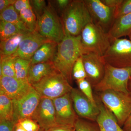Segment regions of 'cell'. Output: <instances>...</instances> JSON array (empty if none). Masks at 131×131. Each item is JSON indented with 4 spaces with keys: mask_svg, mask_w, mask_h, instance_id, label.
<instances>
[{
    "mask_svg": "<svg viewBox=\"0 0 131 131\" xmlns=\"http://www.w3.org/2000/svg\"><path fill=\"white\" fill-rule=\"evenodd\" d=\"M85 53L80 35L74 36L65 34L63 40L58 45L52 62L56 69L71 84L72 83V70L74 64L77 59Z\"/></svg>",
    "mask_w": 131,
    "mask_h": 131,
    "instance_id": "6da1fadb",
    "label": "cell"
},
{
    "mask_svg": "<svg viewBox=\"0 0 131 131\" xmlns=\"http://www.w3.org/2000/svg\"><path fill=\"white\" fill-rule=\"evenodd\" d=\"M62 22L64 34L74 36L80 35L82 30L93 20L84 1L71 2L63 12Z\"/></svg>",
    "mask_w": 131,
    "mask_h": 131,
    "instance_id": "7a4b0ae2",
    "label": "cell"
},
{
    "mask_svg": "<svg viewBox=\"0 0 131 131\" xmlns=\"http://www.w3.org/2000/svg\"><path fill=\"white\" fill-rule=\"evenodd\" d=\"M80 35L86 53H93L102 57L105 54L113 40L108 33L93 22L84 27Z\"/></svg>",
    "mask_w": 131,
    "mask_h": 131,
    "instance_id": "3957f363",
    "label": "cell"
},
{
    "mask_svg": "<svg viewBox=\"0 0 131 131\" xmlns=\"http://www.w3.org/2000/svg\"><path fill=\"white\" fill-rule=\"evenodd\" d=\"M102 103L113 114L122 127L131 114V93L107 90L97 93Z\"/></svg>",
    "mask_w": 131,
    "mask_h": 131,
    "instance_id": "277c9868",
    "label": "cell"
},
{
    "mask_svg": "<svg viewBox=\"0 0 131 131\" xmlns=\"http://www.w3.org/2000/svg\"><path fill=\"white\" fill-rule=\"evenodd\" d=\"M131 77L130 68H115L106 63L105 74L102 80L93 87L96 93L107 90L129 93L128 83Z\"/></svg>",
    "mask_w": 131,
    "mask_h": 131,
    "instance_id": "5b68a950",
    "label": "cell"
},
{
    "mask_svg": "<svg viewBox=\"0 0 131 131\" xmlns=\"http://www.w3.org/2000/svg\"><path fill=\"white\" fill-rule=\"evenodd\" d=\"M32 86L41 97L52 100L70 93L73 88L68 80L57 70Z\"/></svg>",
    "mask_w": 131,
    "mask_h": 131,
    "instance_id": "8992f818",
    "label": "cell"
},
{
    "mask_svg": "<svg viewBox=\"0 0 131 131\" xmlns=\"http://www.w3.org/2000/svg\"><path fill=\"white\" fill-rule=\"evenodd\" d=\"M37 31L48 40L58 44L64 37L62 20L51 5L47 6L43 14L38 19Z\"/></svg>",
    "mask_w": 131,
    "mask_h": 131,
    "instance_id": "52a82bcc",
    "label": "cell"
},
{
    "mask_svg": "<svg viewBox=\"0 0 131 131\" xmlns=\"http://www.w3.org/2000/svg\"><path fill=\"white\" fill-rule=\"evenodd\" d=\"M106 63L115 68L131 67V40L115 39L103 57Z\"/></svg>",
    "mask_w": 131,
    "mask_h": 131,
    "instance_id": "ba28073f",
    "label": "cell"
},
{
    "mask_svg": "<svg viewBox=\"0 0 131 131\" xmlns=\"http://www.w3.org/2000/svg\"><path fill=\"white\" fill-rule=\"evenodd\" d=\"M41 96L33 87L24 96L13 100L12 122L15 125L25 119L31 118L40 102Z\"/></svg>",
    "mask_w": 131,
    "mask_h": 131,
    "instance_id": "9c48e42d",
    "label": "cell"
},
{
    "mask_svg": "<svg viewBox=\"0 0 131 131\" xmlns=\"http://www.w3.org/2000/svg\"><path fill=\"white\" fill-rule=\"evenodd\" d=\"M52 101L56 111L57 125L74 127L79 117L74 109L70 93Z\"/></svg>",
    "mask_w": 131,
    "mask_h": 131,
    "instance_id": "30bf717a",
    "label": "cell"
},
{
    "mask_svg": "<svg viewBox=\"0 0 131 131\" xmlns=\"http://www.w3.org/2000/svg\"><path fill=\"white\" fill-rule=\"evenodd\" d=\"M93 22L108 33L115 19V10L105 5L101 0H84Z\"/></svg>",
    "mask_w": 131,
    "mask_h": 131,
    "instance_id": "8fae6325",
    "label": "cell"
},
{
    "mask_svg": "<svg viewBox=\"0 0 131 131\" xmlns=\"http://www.w3.org/2000/svg\"><path fill=\"white\" fill-rule=\"evenodd\" d=\"M73 107L78 117L96 122L100 110L79 89L73 88L70 92Z\"/></svg>",
    "mask_w": 131,
    "mask_h": 131,
    "instance_id": "7c38bea8",
    "label": "cell"
},
{
    "mask_svg": "<svg viewBox=\"0 0 131 131\" xmlns=\"http://www.w3.org/2000/svg\"><path fill=\"white\" fill-rule=\"evenodd\" d=\"M86 74V79L94 87L101 81L105 74L106 63L103 57L93 53H87L82 56Z\"/></svg>",
    "mask_w": 131,
    "mask_h": 131,
    "instance_id": "4fadbf2b",
    "label": "cell"
},
{
    "mask_svg": "<svg viewBox=\"0 0 131 131\" xmlns=\"http://www.w3.org/2000/svg\"><path fill=\"white\" fill-rule=\"evenodd\" d=\"M31 118L36 121L43 131L57 125L56 111L52 100L41 97Z\"/></svg>",
    "mask_w": 131,
    "mask_h": 131,
    "instance_id": "5bb4252c",
    "label": "cell"
},
{
    "mask_svg": "<svg viewBox=\"0 0 131 131\" xmlns=\"http://www.w3.org/2000/svg\"><path fill=\"white\" fill-rule=\"evenodd\" d=\"M49 40L37 30L28 32L25 34L14 56L16 57L31 60L39 47Z\"/></svg>",
    "mask_w": 131,
    "mask_h": 131,
    "instance_id": "9a60e30c",
    "label": "cell"
},
{
    "mask_svg": "<svg viewBox=\"0 0 131 131\" xmlns=\"http://www.w3.org/2000/svg\"><path fill=\"white\" fill-rule=\"evenodd\" d=\"M0 91L12 100L24 96L32 87L28 82L4 76L0 77Z\"/></svg>",
    "mask_w": 131,
    "mask_h": 131,
    "instance_id": "2e32d148",
    "label": "cell"
},
{
    "mask_svg": "<svg viewBox=\"0 0 131 131\" xmlns=\"http://www.w3.org/2000/svg\"><path fill=\"white\" fill-rule=\"evenodd\" d=\"M94 95L100 110L96 122L99 126L100 131H125L119 125L114 115L101 101L98 95Z\"/></svg>",
    "mask_w": 131,
    "mask_h": 131,
    "instance_id": "e0dca14e",
    "label": "cell"
},
{
    "mask_svg": "<svg viewBox=\"0 0 131 131\" xmlns=\"http://www.w3.org/2000/svg\"><path fill=\"white\" fill-rule=\"evenodd\" d=\"M56 70L52 61L31 64L27 75V81L32 86Z\"/></svg>",
    "mask_w": 131,
    "mask_h": 131,
    "instance_id": "ac0fdd59",
    "label": "cell"
},
{
    "mask_svg": "<svg viewBox=\"0 0 131 131\" xmlns=\"http://www.w3.org/2000/svg\"><path fill=\"white\" fill-rule=\"evenodd\" d=\"M131 33V14L115 19L108 32L113 39L121 38L128 36Z\"/></svg>",
    "mask_w": 131,
    "mask_h": 131,
    "instance_id": "d6986e66",
    "label": "cell"
},
{
    "mask_svg": "<svg viewBox=\"0 0 131 131\" xmlns=\"http://www.w3.org/2000/svg\"><path fill=\"white\" fill-rule=\"evenodd\" d=\"M56 42L49 40L42 45L31 59V64L52 61L57 49Z\"/></svg>",
    "mask_w": 131,
    "mask_h": 131,
    "instance_id": "ffe728a7",
    "label": "cell"
},
{
    "mask_svg": "<svg viewBox=\"0 0 131 131\" xmlns=\"http://www.w3.org/2000/svg\"><path fill=\"white\" fill-rule=\"evenodd\" d=\"M27 32H28L17 34L1 42V58L14 55L18 50L25 34Z\"/></svg>",
    "mask_w": 131,
    "mask_h": 131,
    "instance_id": "44dd1931",
    "label": "cell"
},
{
    "mask_svg": "<svg viewBox=\"0 0 131 131\" xmlns=\"http://www.w3.org/2000/svg\"><path fill=\"white\" fill-rule=\"evenodd\" d=\"M0 18L1 20L7 21L15 25L23 31L30 32L27 30L24 23L21 21L18 14L15 9L13 5L9 6L1 12Z\"/></svg>",
    "mask_w": 131,
    "mask_h": 131,
    "instance_id": "7402d4cb",
    "label": "cell"
},
{
    "mask_svg": "<svg viewBox=\"0 0 131 131\" xmlns=\"http://www.w3.org/2000/svg\"><path fill=\"white\" fill-rule=\"evenodd\" d=\"M13 115V101L8 96L0 91V120L12 121Z\"/></svg>",
    "mask_w": 131,
    "mask_h": 131,
    "instance_id": "603a6c76",
    "label": "cell"
},
{
    "mask_svg": "<svg viewBox=\"0 0 131 131\" xmlns=\"http://www.w3.org/2000/svg\"><path fill=\"white\" fill-rule=\"evenodd\" d=\"M19 15L21 21L29 31L33 32L37 30V18L31 6L21 10Z\"/></svg>",
    "mask_w": 131,
    "mask_h": 131,
    "instance_id": "cb8c5ba5",
    "label": "cell"
},
{
    "mask_svg": "<svg viewBox=\"0 0 131 131\" xmlns=\"http://www.w3.org/2000/svg\"><path fill=\"white\" fill-rule=\"evenodd\" d=\"M16 58L14 55L1 58L0 77L4 76L16 77L15 62Z\"/></svg>",
    "mask_w": 131,
    "mask_h": 131,
    "instance_id": "d4e9b609",
    "label": "cell"
},
{
    "mask_svg": "<svg viewBox=\"0 0 131 131\" xmlns=\"http://www.w3.org/2000/svg\"><path fill=\"white\" fill-rule=\"evenodd\" d=\"M31 64V60L16 57L15 62L16 78L19 80L28 82L27 75Z\"/></svg>",
    "mask_w": 131,
    "mask_h": 131,
    "instance_id": "484cf974",
    "label": "cell"
},
{
    "mask_svg": "<svg viewBox=\"0 0 131 131\" xmlns=\"http://www.w3.org/2000/svg\"><path fill=\"white\" fill-rule=\"evenodd\" d=\"M27 32L21 31L16 26L12 23L1 20L0 39L1 42L4 41L17 34Z\"/></svg>",
    "mask_w": 131,
    "mask_h": 131,
    "instance_id": "4316f807",
    "label": "cell"
},
{
    "mask_svg": "<svg viewBox=\"0 0 131 131\" xmlns=\"http://www.w3.org/2000/svg\"><path fill=\"white\" fill-rule=\"evenodd\" d=\"M75 131H100L96 122L78 118L74 125Z\"/></svg>",
    "mask_w": 131,
    "mask_h": 131,
    "instance_id": "83f0119b",
    "label": "cell"
},
{
    "mask_svg": "<svg viewBox=\"0 0 131 131\" xmlns=\"http://www.w3.org/2000/svg\"><path fill=\"white\" fill-rule=\"evenodd\" d=\"M79 89L87 96L94 105H96L94 95L93 93L92 86L86 79L77 81Z\"/></svg>",
    "mask_w": 131,
    "mask_h": 131,
    "instance_id": "f1b7e54d",
    "label": "cell"
},
{
    "mask_svg": "<svg viewBox=\"0 0 131 131\" xmlns=\"http://www.w3.org/2000/svg\"><path fill=\"white\" fill-rule=\"evenodd\" d=\"M82 56L75 62L72 70V77L76 81L86 79L87 77Z\"/></svg>",
    "mask_w": 131,
    "mask_h": 131,
    "instance_id": "f546056e",
    "label": "cell"
},
{
    "mask_svg": "<svg viewBox=\"0 0 131 131\" xmlns=\"http://www.w3.org/2000/svg\"><path fill=\"white\" fill-rule=\"evenodd\" d=\"M130 14H131V0H123L121 5L115 11V19Z\"/></svg>",
    "mask_w": 131,
    "mask_h": 131,
    "instance_id": "4dcf8cb0",
    "label": "cell"
},
{
    "mask_svg": "<svg viewBox=\"0 0 131 131\" xmlns=\"http://www.w3.org/2000/svg\"><path fill=\"white\" fill-rule=\"evenodd\" d=\"M18 123L26 131H40L41 130L39 125L31 118L21 120Z\"/></svg>",
    "mask_w": 131,
    "mask_h": 131,
    "instance_id": "1f68e13d",
    "label": "cell"
},
{
    "mask_svg": "<svg viewBox=\"0 0 131 131\" xmlns=\"http://www.w3.org/2000/svg\"><path fill=\"white\" fill-rule=\"evenodd\" d=\"M31 6L38 19L43 14L47 6L44 0H33L30 1Z\"/></svg>",
    "mask_w": 131,
    "mask_h": 131,
    "instance_id": "d6a6232c",
    "label": "cell"
},
{
    "mask_svg": "<svg viewBox=\"0 0 131 131\" xmlns=\"http://www.w3.org/2000/svg\"><path fill=\"white\" fill-rule=\"evenodd\" d=\"M13 6L18 14L21 10L31 6L30 1L28 0H17L15 1Z\"/></svg>",
    "mask_w": 131,
    "mask_h": 131,
    "instance_id": "836d02e7",
    "label": "cell"
},
{
    "mask_svg": "<svg viewBox=\"0 0 131 131\" xmlns=\"http://www.w3.org/2000/svg\"><path fill=\"white\" fill-rule=\"evenodd\" d=\"M15 124L12 121L0 120V131H14Z\"/></svg>",
    "mask_w": 131,
    "mask_h": 131,
    "instance_id": "e575fe53",
    "label": "cell"
},
{
    "mask_svg": "<svg viewBox=\"0 0 131 131\" xmlns=\"http://www.w3.org/2000/svg\"><path fill=\"white\" fill-rule=\"evenodd\" d=\"M108 7L115 10L121 5L123 0H101Z\"/></svg>",
    "mask_w": 131,
    "mask_h": 131,
    "instance_id": "d590c367",
    "label": "cell"
},
{
    "mask_svg": "<svg viewBox=\"0 0 131 131\" xmlns=\"http://www.w3.org/2000/svg\"><path fill=\"white\" fill-rule=\"evenodd\" d=\"M43 131H75L74 127L56 125Z\"/></svg>",
    "mask_w": 131,
    "mask_h": 131,
    "instance_id": "8d00e7d4",
    "label": "cell"
},
{
    "mask_svg": "<svg viewBox=\"0 0 131 131\" xmlns=\"http://www.w3.org/2000/svg\"><path fill=\"white\" fill-rule=\"evenodd\" d=\"M71 1L69 0H57L56 1L57 5L59 9L63 12L69 6Z\"/></svg>",
    "mask_w": 131,
    "mask_h": 131,
    "instance_id": "74e56055",
    "label": "cell"
},
{
    "mask_svg": "<svg viewBox=\"0 0 131 131\" xmlns=\"http://www.w3.org/2000/svg\"><path fill=\"white\" fill-rule=\"evenodd\" d=\"M14 0H0V12H2L9 6L14 5Z\"/></svg>",
    "mask_w": 131,
    "mask_h": 131,
    "instance_id": "f35d334b",
    "label": "cell"
},
{
    "mask_svg": "<svg viewBox=\"0 0 131 131\" xmlns=\"http://www.w3.org/2000/svg\"><path fill=\"white\" fill-rule=\"evenodd\" d=\"M122 129L125 131H131V114L124 123Z\"/></svg>",
    "mask_w": 131,
    "mask_h": 131,
    "instance_id": "ab89813d",
    "label": "cell"
},
{
    "mask_svg": "<svg viewBox=\"0 0 131 131\" xmlns=\"http://www.w3.org/2000/svg\"><path fill=\"white\" fill-rule=\"evenodd\" d=\"M14 131H26L20 125L19 123L15 125Z\"/></svg>",
    "mask_w": 131,
    "mask_h": 131,
    "instance_id": "60d3db41",
    "label": "cell"
},
{
    "mask_svg": "<svg viewBox=\"0 0 131 131\" xmlns=\"http://www.w3.org/2000/svg\"><path fill=\"white\" fill-rule=\"evenodd\" d=\"M128 89L129 92L131 93V77L129 79L128 83Z\"/></svg>",
    "mask_w": 131,
    "mask_h": 131,
    "instance_id": "b9f144b4",
    "label": "cell"
},
{
    "mask_svg": "<svg viewBox=\"0 0 131 131\" xmlns=\"http://www.w3.org/2000/svg\"><path fill=\"white\" fill-rule=\"evenodd\" d=\"M129 39H130V40H131V33H130V34L129 35Z\"/></svg>",
    "mask_w": 131,
    "mask_h": 131,
    "instance_id": "7bdbcfd3",
    "label": "cell"
},
{
    "mask_svg": "<svg viewBox=\"0 0 131 131\" xmlns=\"http://www.w3.org/2000/svg\"><path fill=\"white\" fill-rule=\"evenodd\" d=\"M43 131V130H42V129H41V131Z\"/></svg>",
    "mask_w": 131,
    "mask_h": 131,
    "instance_id": "ee69618b",
    "label": "cell"
}]
</instances>
